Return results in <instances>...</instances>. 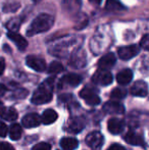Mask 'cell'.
I'll return each mask as SVG.
<instances>
[{"label": "cell", "mask_w": 149, "mask_h": 150, "mask_svg": "<svg viewBox=\"0 0 149 150\" xmlns=\"http://www.w3.org/2000/svg\"><path fill=\"white\" fill-rule=\"evenodd\" d=\"M127 95V91L125 89H121V88H115L110 93V98L115 99V100H119V99H123Z\"/></svg>", "instance_id": "25"}, {"label": "cell", "mask_w": 149, "mask_h": 150, "mask_svg": "<svg viewBox=\"0 0 149 150\" xmlns=\"http://www.w3.org/2000/svg\"><path fill=\"white\" fill-rule=\"evenodd\" d=\"M7 37L9 38V39L11 40L14 44H16V47H18L20 51H24V50L27 48V46H28V42H27V40L25 39L22 35H20V34L14 33V32H8Z\"/></svg>", "instance_id": "11"}, {"label": "cell", "mask_w": 149, "mask_h": 150, "mask_svg": "<svg viewBox=\"0 0 149 150\" xmlns=\"http://www.w3.org/2000/svg\"><path fill=\"white\" fill-rule=\"evenodd\" d=\"M80 97L84 99L88 105H91V106H95L100 103V97L93 90L89 89V88H84L83 90H81Z\"/></svg>", "instance_id": "6"}, {"label": "cell", "mask_w": 149, "mask_h": 150, "mask_svg": "<svg viewBox=\"0 0 149 150\" xmlns=\"http://www.w3.org/2000/svg\"><path fill=\"white\" fill-rule=\"evenodd\" d=\"M32 150H51V146H50V144H48V143L41 142L35 145Z\"/></svg>", "instance_id": "28"}, {"label": "cell", "mask_w": 149, "mask_h": 150, "mask_svg": "<svg viewBox=\"0 0 149 150\" xmlns=\"http://www.w3.org/2000/svg\"><path fill=\"white\" fill-rule=\"evenodd\" d=\"M124 139L126 140V142L129 143L131 145H134V146H142L144 145V141L143 138L141 136H139L138 134L133 132H129L126 134V136L124 137Z\"/></svg>", "instance_id": "17"}, {"label": "cell", "mask_w": 149, "mask_h": 150, "mask_svg": "<svg viewBox=\"0 0 149 150\" xmlns=\"http://www.w3.org/2000/svg\"><path fill=\"white\" fill-rule=\"evenodd\" d=\"M68 129L71 132L76 134V133L80 132V131L83 129V125L77 120H71L70 122H68Z\"/></svg>", "instance_id": "23"}, {"label": "cell", "mask_w": 149, "mask_h": 150, "mask_svg": "<svg viewBox=\"0 0 149 150\" xmlns=\"http://www.w3.org/2000/svg\"><path fill=\"white\" fill-rule=\"evenodd\" d=\"M104 142V137L99 132H91L86 137V144L92 150H99Z\"/></svg>", "instance_id": "3"}, {"label": "cell", "mask_w": 149, "mask_h": 150, "mask_svg": "<svg viewBox=\"0 0 149 150\" xmlns=\"http://www.w3.org/2000/svg\"><path fill=\"white\" fill-rule=\"evenodd\" d=\"M140 52V47L138 45H128V46H121L117 49V55L121 59L123 60H129L131 58L135 57Z\"/></svg>", "instance_id": "4"}, {"label": "cell", "mask_w": 149, "mask_h": 150, "mask_svg": "<svg viewBox=\"0 0 149 150\" xmlns=\"http://www.w3.org/2000/svg\"><path fill=\"white\" fill-rule=\"evenodd\" d=\"M81 82L82 77L80 75H77V74H68L61 79V84L71 86V87H77L78 85L81 84Z\"/></svg>", "instance_id": "14"}, {"label": "cell", "mask_w": 149, "mask_h": 150, "mask_svg": "<svg viewBox=\"0 0 149 150\" xmlns=\"http://www.w3.org/2000/svg\"><path fill=\"white\" fill-rule=\"evenodd\" d=\"M130 92L133 96L145 97L148 94V85L144 81H137L131 87Z\"/></svg>", "instance_id": "8"}, {"label": "cell", "mask_w": 149, "mask_h": 150, "mask_svg": "<svg viewBox=\"0 0 149 150\" xmlns=\"http://www.w3.org/2000/svg\"><path fill=\"white\" fill-rule=\"evenodd\" d=\"M52 84H53V79H48L47 81H45L39 86V88L35 91L32 96L31 101H32L33 104L41 105L51 101Z\"/></svg>", "instance_id": "2"}, {"label": "cell", "mask_w": 149, "mask_h": 150, "mask_svg": "<svg viewBox=\"0 0 149 150\" xmlns=\"http://www.w3.org/2000/svg\"><path fill=\"white\" fill-rule=\"evenodd\" d=\"M23 129L20 127V125L18 124H13L9 129V137L11 140H18V139L22 137Z\"/></svg>", "instance_id": "21"}, {"label": "cell", "mask_w": 149, "mask_h": 150, "mask_svg": "<svg viewBox=\"0 0 149 150\" xmlns=\"http://www.w3.org/2000/svg\"><path fill=\"white\" fill-rule=\"evenodd\" d=\"M140 45L143 49L149 51V34H146L142 37L141 42H140Z\"/></svg>", "instance_id": "27"}, {"label": "cell", "mask_w": 149, "mask_h": 150, "mask_svg": "<svg viewBox=\"0 0 149 150\" xmlns=\"http://www.w3.org/2000/svg\"><path fill=\"white\" fill-rule=\"evenodd\" d=\"M54 23V18L50 14L47 13H40L39 16L35 18L32 22V24L30 25V27L27 30V35L29 37H32L37 34L44 33L47 32L49 29H51V27L53 26Z\"/></svg>", "instance_id": "1"}, {"label": "cell", "mask_w": 149, "mask_h": 150, "mask_svg": "<svg viewBox=\"0 0 149 150\" xmlns=\"http://www.w3.org/2000/svg\"><path fill=\"white\" fill-rule=\"evenodd\" d=\"M62 71H64V65L58 61H53L48 67V73L52 74V75H55V74H58Z\"/></svg>", "instance_id": "24"}, {"label": "cell", "mask_w": 149, "mask_h": 150, "mask_svg": "<svg viewBox=\"0 0 149 150\" xmlns=\"http://www.w3.org/2000/svg\"><path fill=\"white\" fill-rule=\"evenodd\" d=\"M115 61H117V57L114 54L110 52V53L103 55L98 60V67H100V69H107L114 65Z\"/></svg>", "instance_id": "12"}, {"label": "cell", "mask_w": 149, "mask_h": 150, "mask_svg": "<svg viewBox=\"0 0 149 150\" xmlns=\"http://www.w3.org/2000/svg\"><path fill=\"white\" fill-rule=\"evenodd\" d=\"M90 3H93V4H96V5H99V4H101L102 0H89Z\"/></svg>", "instance_id": "35"}, {"label": "cell", "mask_w": 149, "mask_h": 150, "mask_svg": "<svg viewBox=\"0 0 149 150\" xmlns=\"http://www.w3.org/2000/svg\"><path fill=\"white\" fill-rule=\"evenodd\" d=\"M105 8L107 10H112V11H119V10L125 9V6L117 0H107L105 4Z\"/></svg>", "instance_id": "22"}, {"label": "cell", "mask_w": 149, "mask_h": 150, "mask_svg": "<svg viewBox=\"0 0 149 150\" xmlns=\"http://www.w3.org/2000/svg\"><path fill=\"white\" fill-rule=\"evenodd\" d=\"M58 115L56 113L55 110L53 109H46L41 117V122H43L44 125H51L52 122H54L57 120Z\"/></svg>", "instance_id": "18"}, {"label": "cell", "mask_w": 149, "mask_h": 150, "mask_svg": "<svg viewBox=\"0 0 149 150\" xmlns=\"http://www.w3.org/2000/svg\"><path fill=\"white\" fill-rule=\"evenodd\" d=\"M133 79V71L129 69H125L121 71L117 76V81L121 85H127Z\"/></svg>", "instance_id": "16"}, {"label": "cell", "mask_w": 149, "mask_h": 150, "mask_svg": "<svg viewBox=\"0 0 149 150\" xmlns=\"http://www.w3.org/2000/svg\"><path fill=\"white\" fill-rule=\"evenodd\" d=\"M62 5L66 12H77L81 7V0H64Z\"/></svg>", "instance_id": "19"}, {"label": "cell", "mask_w": 149, "mask_h": 150, "mask_svg": "<svg viewBox=\"0 0 149 150\" xmlns=\"http://www.w3.org/2000/svg\"><path fill=\"white\" fill-rule=\"evenodd\" d=\"M41 124V117L37 113H29V115H25L22 120V125L25 128H36Z\"/></svg>", "instance_id": "10"}, {"label": "cell", "mask_w": 149, "mask_h": 150, "mask_svg": "<svg viewBox=\"0 0 149 150\" xmlns=\"http://www.w3.org/2000/svg\"><path fill=\"white\" fill-rule=\"evenodd\" d=\"M26 63L29 67L36 71H44L46 69V62L43 58L35 55H29L26 58Z\"/></svg>", "instance_id": "7"}, {"label": "cell", "mask_w": 149, "mask_h": 150, "mask_svg": "<svg viewBox=\"0 0 149 150\" xmlns=\"http://www.w3.org/2000/svg\"><path fill=\"white\" fill-rule=\"evenodd\" d=\"M107 129L112 134L117 135L121 133V131L124 130V122L119 119H115V117H112L108 120L107 122Z\"/></svg>", "instance_id": "13"}, {"label": "cell", "mask_w": 149, "mask_h": 150, "mask_svg": "<svg viewBox=\"0 0 149 150\" xmlns=\"http://www.w3.org/2000/svg\"><path fill=\"white\" fill-rule=\"evenodd\" d=\"M4 69H5V60L3 58H0V76L4 73Z\"/></svg>", "instance_id": "33"}, {"label": "cell", "mask_w": 149, "mask_h": 150, "mask_svg": "<svg viewBox=\"0 0 149 150\" xmlns=\"http://www.w3.org/2000/svg\"><path fill=\"white\" fill-rule=\"evenodd\" d=\"M92 82L97 85L107 86L112 83V75L106 69H98L92 77Z\"/></svg>", "instance_id": "5"}, {"label": "cell", "mask_w": 149, "mask_h": 150, "mask_svg": "<svg viewBox=\"0 0 149 150\" xmlns=\"http://www.w3.org/2000/svg\"><path fill=\"white\" fill-rule=\"evenodd\" d=\"M107 150H126V149H125V147L119 144H112V146L108 147Z\"/></svg>", "instance_id": "32"}, {"label": "cell", "mask_w": 149, "mask_h": 150, "mask_svg": "<svg viewBox=\"0 0 149 150\" xmlns=\"http://www.w3.org/2000/svg\"><path fill=\"white\" fill-rule=\"evenodd\" d=\"M8 133V128L3 122L0 120V137H5Z\"/></svg>", "instance_id": "29"}, {"label": "cell", "mask_w": 149, "mask_h": 150, "mask_svg": "<svg viewBox=\"0 0 149 150\" xmlns=\"http://www.w3.org/2000/svg\"><path fill=\"white\" fill-rule=\"evenodd\" d=\"M20 25V22H18V21H16V20H12V21H10L9 23H7L6 27H7L9 32H14V33H16V31L18 29Z\"/></svg>", "instance_id": "26"}, {"label": "cell", "mask_w": 149, "mask_h": 150, "mask_svg": "<svg viewBox=\"0 0 149 150\" xmlns=\"http://www.w3.org/2000/svg\"><path fill=\"white\" fill-rule=\"evenodd\" d=\"M79 142L77 139L75 138H70V137H64L60 141V146L62 149L64 150H74L78 147Z\"/></svg>", "instance_id": "20"}, {"label": "cell", "mask_w": 149, "mask_h": 150, "mask_svg": "<svg viewBox=\"0 0 149 150\" xmlns=\"http://www.w3.org/2000/svg\"><path fill=\"white\" fill-rule=\"evenodd\" d=\"M1 107H2V102L0 101V108H1Z\"/></svg>", "instance_id": "36"}, {"label": "cell", "mask_w": 149, "mask_h": 150, "mask_svg": "<svg viewBox=\"0 0 149 150\" xmlns=\"http://www.w3.org/2000/svg\"><path fill=\"white\" fill-rule=\"evenodd\" d=\"M5 92H6V87L3 84H0V96L5 94Z\"/></svg>", "instance_id": "34"}, {"label": "cell", "mask_w": 149, "mask_h": 150, "mask_svg": "<svg viewBox=\"0 0 149 150\" xmlns=\"http://www.w3.org/2000/svg\"><path fill=\"white\" fill-rule=\"evenodd\" d=\"M0 150H16L13 148V146L6 142H1L0 143Z\"/></svg>", "instance_id": "30"}, {"label": "cell", "mask_w": 149, "mask_h": 150, "mask_svg": "<svg viewBox=\"0 0 149 150\" xmlns=\"http://www.w3.org/2000/svg\"><path fill=\"white\" fill-rule=\"evenodd\" d=\"M103 110L110 115H121L125 112V107L117 101H107L103 105Z\"/></svg>", "instance_id": "9"}, {"label": "cell", "mask_w": 149, "mask_h": 150, "mask_svg": "<svg viewBox=\"0 0 149 150\" xmlns=\"http://www.w3.org/2000/svg\"><path fill=\"white\" fill-rule=\"evenodd\" d=\"M18 111L13 107H1L0 108V117L8 122H13L18 119Z\"/></svg>", "instance_id": "15"}, {"label": "cell", "mask_w": 149, "mask_h": 150, "mask_svg": "<svg viewBox=\"0 0 149 150\" xmlns=\"http://www.w3.org/2000/svg\"><path fill=\"white\" fill-rule=\"evenodd\" d=\"M18 3H11V4H7V5H5L4 6V8H3V10L4 11H16L18 8H16V7H12V6H16Z\"/></svg>", "instance_id": "31"}]
</instances>
